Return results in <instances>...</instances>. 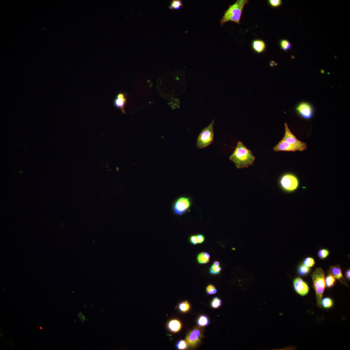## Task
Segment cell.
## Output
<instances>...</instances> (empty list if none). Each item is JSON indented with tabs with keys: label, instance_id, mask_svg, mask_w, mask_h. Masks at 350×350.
<instances>
[{
	"label": "cell",
	"instance_id": "1",
	"mask_svg": "<svg viewBox=\"0 0 350 350\" xmlns=\"http://www.w3.org/2000/svg\"><path fill=\"white\" fill-rule=\"evenodd\" d=\"M229 159L234 163L237 168L243 169L252 165L255 161V157L249 149L239 141Z\"/></svg>",
	"mask_w": 350,
	"mask_h": 350
},
{
	"label": "cell",
	"instance_id": "2",
	"mask_svg": "<svg viewBox=\"0 0 350 350\" xmlns=\"http://www.w3.org/2000/svg\"><path fill=\"white\" fill-rule=\"evenodd\" d=\"M249 2L248 0H238L234 4L230 6L220 20L221 25L222 26L229 22H233L240 24L244 7Z\"/></svg>",
	"mask_w": 350,
	"mask_h": 350
},
{
	"label": "cell",
	"instance_id": "3",
	"mask_svg": "<svg viewBox=\"0 0 350 350\" xmlns=\"http://www.w3.org/2000/svg\"><path fill=\"white\" fill-rule=\"evenodd\" d=\"M325 271L322 268H316L311 276L313 288L316 295L317 305L322 308L321 302L326 288Z\"/></svg>",
	"mask_w": 350,
	"mask_h": 350
},
{
	"label": "cell",
	"instance_id": "4",
	"mask_svg": "<svg viewBox=\"0 0 350 350\" xmlns=\"http://www.w3.org/2000/svg\"><path fill=\"white\" fill-rule=\"evenodd\" d=\"M278 183L281 191L287 194L296 192L300 185L299 179L296 175L291 173H286L281 175Z\"/></svg>",
	"mask_w": 350,
	"mask_h": 350
},
{
	"label": "cell",
	"instance_id": "5",
	"mask_svg": "<svg viewBox=\"0 0 350 350\" xmlns=\"http://www.w3.org/2000/svg\"><path fill=\"white\" fill-rule=\"evenodd\" d=\"M215 120H214L207 127L200 132L198 137L197 147L199 149L207 147L212 144L213 141V131Z\"/></svg>",
	"mask_w": 350,
	"mask_h": 350
},
{
	"label": "cell",
	"instance_id": "6",
	"mask_svg": "<svg viewBox=\"0 0 350 350\" xmlns=\"http://www.w3.org/2000/svg\"><path fill=\"white\" fill-rule=\"evenodd\" d=\"M191 199L186 197H181L175 201L172 205L173 213L177 216H181L186 213L191 207Z\"/></svg>",
	"mask_w": 350,
	"mask_h": 350
},
{
	"label": "cell",
	"instance_id": "7",
	"mask_svg": "<svg viewBox=\"0 0 350 350\" xmlns=\"http://www.w3.org/2000/svg\"><path fill=\"white\" fill-rule=\"evenodd\" d=\"M285 133L282 140L296 148L298 151H303L307 149L306 143L298 140L290 130L286 123H285Z\"/></svg>",
	"mask_w": 350,
	"mask_h": 350
},
{
	"label": "cell",
	"instance_id": "8",
	"mask_svg": "<svg viewBox=\"0 0 350 350\" xmlns=\"http://www.w3.org/2000/svg\"><path fill=\"white\" fill-rule=\"evenodd\" d=\"M295 110L298 116L307 120L311 119L315 112L313 106L310 102L306 101L302 102L298 104Z\"/></svg>",
	"mask_w": 350,
	"mask_h": 350
},
{
	"label": "cell",
	"instance_id": "9",
	"mask_svg": "<svg viewBox=\"0 0 350 350\" xmlns=\"http://www.w3.org/2000/svg\"><path fill=\"white\" fill-rule=\"evenodd\" d=\"M202 336L201 329L198 327L194 328L188 334L186 338L188 346L191 348L196 346L201 341Z\"/></svg>",
	"mask_w": 350,
	"mask_h": 350
},
{
	"label": "cell",
	"instance_id": "10",
	"mask_svg": "<svg viewBox=\"0 0 350 350\" xmlns=\"http://www.w3.org/2000/svg\"><path fill=\"white\" fill-rule=\"evenodd\" d=\"M293 287L298 294L302 296L306 295L310 290V288L307 283L301 277H298L293 281Z\"/></svg>",
	"mask_w": 350,
	"mask_h": 350
},
{
	"label": "cell",
	"instance_id": "11",
	"mask_svg": "<svg viewBox=\"0 0 350 350\" xmlns=\"http://www.w3.org/2000/svg\"><path fill=\"white\" fill-rule=\"evenodd\" d=\"M328 273L338 279L343 284L349 287L347 282L344 278L341 267L339 265L331 266L328 270Z\"/></svg>",
	"mask_w": 350,
	"mask_h": 350
},
{
	"label": "cell",
	"instance_id": "12",
	"mask_svg": "<svg viewBox=\"0 0 350 350\" xmlns=\"http://www.w3.org/2000/svg\"><path fill=\"white\" fill-rule=\"evenodd\" d=\"M127 102L126 95L124 93L120 92L116 96L114 101V106L120 110L123 114H126L125 106Z\"/></svg>",
	"mask_w": 350,
	"mask_h": 350
},
{
	"label": "cell",
	"instance_id": "13",
	"mask_svg": "<svg viewBox=\"0 0 350 350\" xmlns=\"http://www.w3.org/2000/svg\"><path fill=\"white\" fill-rule=\"evenodd\" d=\"M275 152H296L297 148L291 144L284 141H280L273 148Z\"/></svg>",
	"mask_w": 350,
	"mask_h": 350
},
{
	"label": "cell",
	"instance_id": "14",
	"mask_svg": "<svg viewBox=\"0 0 350 350\" xmlns=\"http://www.w3.org/2000/svg\"><path fill=\"white\" fill-rule=\"evenodd\" d=\"M182 327L181 322L177 319H173L169 321L167 324L169 330L173 333L179 332L180 330Z\"/></svg>",
	"mask_w": 350,
	"mask_h": 350
},
{
	"label": "cell",
	"instance_id": "15",
	"mask_svg": "<svg viewBox=\"0 0 350 350\" xmlns=\"http://www.w3.org/2000/svg\"><path fill=\"white\" fill-rule=\"evenodd\" d=\"M252 48L254 51L259 54L263 52L266 48V45L264 41L261 40H254L252 43Z\"/></svg>",
	"mask_w": 350,
	"mask_h": 350
},
{
	"label": "cell",
	"instance_id": "16",
	"mask_svg": "<svg viewBox=\"0 0 350 350\" xmlns=\"http://www.w3.org/2000/svg\"><path fill=\"white\" fill-rule=\"evenodd\" d=\"M210 258L209 255L206 252H202L199 254L197 256V260L198 263L200 264H205L208 263Z\"/></svg>",
	"mask_w": 350,
	"mask_h": 350
},
{
	"label": "cell",
	"instance_id": "17",
	"mask_svg": "<svg viewBox=\"0 0 350 350\" xmlns=\"http://www.w3.org/2000/svg\"><path fill=\"white\" fill-rule=\"evenodd\" d=\"M311 271L310 267L306 266L303 264H301L298 266L297 272L298 275L301 276H305L309 273Z\"/></svg>",
	"mask_w": 350,
	"mask_h": 350
},
{
	"label": "cell",
	"instance_id": "18",
	"mask_svg": "<svg viewBox=\"0 0 350 350\" xmlns=\"http://www.w3.org/2000/svg\"><path fill=\"white\" fill-rule=\"evenodd\" d=\"M321 305L324 308L329 309L333 306L334 301L331 298L326 297L322 300Z\"/></svg>",
	"mask_w": 350,
	"mask_h": 350
},
{
	"label": "cell",
	"instance_id": "19",
	"mask_svg": "<svg viewBox=\"0 0 350 350\" xmlns=\"http://www.w3.org/2000/svg\"><path fill=\"white\" fill-rule=\"evenodd\" d=\"M325 280L326 285L327 287L330 288L333 287L336 280L335 278L331 275L329 274L326 277Z\"/></svg>",
	"mask_w": 350,
	"mask_h": 350
},
{
	"label": "cell",
	"instance_id": "20",
	"mask_svg": "<svg viewBox=\"0 0 350 350\" xmlns=\"http://www.w3.org/2000/svg\"><path fill=\"white\" fill-rule=\"evenodd\" d=\"M209 323V320L208 317L205 315L200 316L198 319L197 324L200 327H205L207 326Z\"/></svg>",
	"mask_w": 350,
	"mask_h": 350
},
{
	"label": "cell",
	"instance_id": "21",
	"mask_svg": "<svg viewBox=\"0 0 350 350\" xmlns=\"http://www.w3.org/2000/svg\"><path fill=\"white\" fill-rule=\"evenodd\" d=\"M178 308L180 311L183 312H186L190 310V305L188 301H184L179 304Z\"/></svg>",
	"mask_w": 350,
	"mask_h": 350
},
{
	"label": "cell",
	"instance_id": "22",
	"mask_svg": "<svg viewBox=\"0 0 350 350\" xmlns=\"http://www.w3.org/2000/svg\"><path fill=\"white\" fill-rule=\"evenodd\" d=\"M183 6L182 2L180 0H173L171 2L169 8L171 9H178Z\"/></svg>",
	"mask_w": 350,
	"mask_h": 350
},
{
	"label": "cell",
	"instance_id": "23",
	"mask_svg": "<svg viewBox=\"0 0 350 350\" xmlns=\"http://www.w3.org/2000/svg\"><path fill=\"white\" fill-rule=\"evenodd\" d=\"M222 270L220 266H215L213 265L209 269L210 273L212 275H217L220 273Z\"/></svg>",
	"mask_w": 350,
	"mask_h": 350
},
{
	"label": "cell",
	"instance_id": "24",
	"mask_svg": "<svg viewBox=\"0 0 350 350\" xmlns=\"http://www.w3.org/2000/svg\"><path fill=\"white\" fill-rule=\"evenodd\" d=\"M303 265L308 267H312L315 266V261L312 257H307L303 261Z\"/></svg>",
	"mask_w": 350,
	"mask_h": 350
},
{
	"label": "cell",
	"instance_id": "25",
	"mask_svg": "<svg viewBox=\"0 0 350 350\" xmlns=\"http://www.w3.org/2000/svg\"><path fill=\"white\" fill-rule=\"evenodd\" d=\"M281 47L284 51H287L291 49V45L289 41L287 40H283L280 43Z\"/></svg>",
	"mask_w": 350,
	"mask_h": 350
},
{
	"label": "cell",
	"instance_id": "26",
	"mask_svg": "<svg viewBox=\"0 0 350 350\" xmlns=\"http://www.w3.org/2000/svg\"><path fill=\"white\" fill-rule=\"evenodd\" d=\"M329 254V250L326 249H320L318 252V256L320 259H326Z\"/></svg>",
	"mask_w": 350,
	"mask_h": 350
},
{
	"label": "cell",
	"instance_id": "27",
	"mask_svg": "<svg viewBox=\"0 0 350 350\" xmlns=\"http://www.w3.org/2000/svg\"><path fill=\"white\" fill-rule=\"evenodd\" d=\"M188 344L186 341L181 340L179 341L176 345L177 348L180 350H184L187 348Z\"/></svg>",
	"mask_w": 350,
	"mask_h": 350
},
{
	"label": "cell",
	"instance_id": "28",
	"mask_svg": "<svg viewBox=\"0 0 350 350\" xmlns=\"http://www.w3.org/2000/svg\"><path fill=\"white\" fill-rule=\"evenodd\" d=\"M222 303V301L218 297H215L212 302H211V305L212 307L214 308H219L221 305Z\"/></svg>",
	"mask_w": 350,
	"mask_h": 350
},
{
	"label": "cell",
	"instance_id": "29",
	"mask_svg": "<svg viewBox=\"0 0 350 350\" xmlns=\"http://www.w3.org/2000/svg\"><path fill=\"white\" fill-rule=\"evenodd\" d=\"M206 291L208 295H212L215 294L217 291L213 285H209L206 288Z\"/></svg>",
	"mask_w": 350,
	"mask_h": 350
},
{
	"label": "cell",
	"instance_id": "30",
	"mask_svg": "<svg viewBox=\"0 0 350 350\" xmlns=\"http://www.w3.org/2000/svg\"><path fill=\"white\" fill-rule=\"evenodd\" d=\"M269 2L272 6L274 7L280 6L282 3L280 0H270Z\"/></svg>",
	"mask_w": 350,
	"mask_h": 350
},
{
	"label": "cell",
	"instance_id": "31",
	"mask_svg": "<svg viewBox=\"0 0 350 350\" xmlns=\"http://www.w3.org/2000/svg\"><path fill=\"white\" fill-rule=\"evenodd\" d=\"M189 241L192 244L196 245L198 244V241L196 235H193L190 237Z\"/></svg>",
	"mask_w": 350,
	"mask_h": 350
},
{
	"label": "cell",
	"instance_id": "32",
	"mask_svg": "<svg viewBox=\"0 0 350 350\" xmlns=\"http://www.w3.org/2000/svg\"><path fill=\"white\" fill-rule=\"evenodd\" d=\"M196 236L198 241V244H201L204 242L205 238L203 234H199L196 235Z\"/></svg>",
	"mask_w": 350,
	"mask_h": 350
},
{
	"label": "cell",
	"instance_id": "33",
	"mask_svg": "<svg viewBox=\"0 0 350 350\" xmlns=\"http://www.w3.org/2000/svg\"><path fill=\"white\" fill-rule=\"evenodd\" d=\"M345 277L347 279L350 280V270H347L345 273Z\"/></svg>",
	"mask_w": 350,
	"mask_h": 350
},
{
	"label": "cell",
	"instance_id": "34",
	"mask_svg": "<svg viewBox=\"0 0 350 350\" xmlns=\"http://www.w3.org/2000/svg\"><path fill=\"white\" fill-rule=\"evenodd\" d=\"M215 266H219L220 265V262L218 261H215L213 264Z\"/></svg>",
	"mask_w": 350,
	"mask_h": 350
}]
</instances>
